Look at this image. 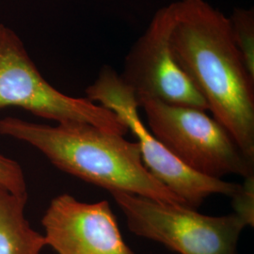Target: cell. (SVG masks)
<instances>
[{"label": "cell", "mask_w": 254, "mask_h": 254, "mask_svg": "<svg viewBox=\"0 0 254 254\" xmlns=\"http://www.w3.org/2000/svg\"><path fill=\"white\" fill-rule=\"evenodd\" d=\"M171 35L176 64L214 119L254 160V79L233 42L230 22L205 0H179Z\"/></svg>", "instance_id": "cell-1"}, {"label": "cell", "mask_w": 254, "mask_h": 254, "mask_svg": "<svg viewBox=\"0 0 254 254\" xmlns=\"http://www.w3.org/2000/svg\"><path fill=\"white\" fill-rule=\"evenodd\" d=\"M0 135L35 147L64 173L101 187L186 205L142 162L138 145L85 123L52 127L14 117L0 120Z\"/></svg>", "instance_id": "cell-2"}, {"label": "cell", "mask_w": 254, "mask_h": 254, "mask_svg": "<svg viewBox=\"0 0 254 254\" xmlns=\"http://www.w3.org/2000/svg\"><path fill=\"white\" fill-rule=\"evenodd\" d=\"M149 130L182 163L209 178L254 175V160L232 135L204 110L140 99Z\"/></svg>", "instance_id": "cell-3"}, {"label": "cell", "mask_w": 254, "mask_h": 254, "mask_svg": "<svg viewBox=\"0 0 254 254\" xmlns=\"http://www.w3.org/2000/svg\"><path fill=\"white\" fill-rule=\"evenodd\" d=\"M110 194L136 236L179 254H237L239 237L247 226L234 213L212 217L186 205L131 193Z\"/></svg>", "instance_id": "cell-4"}, {"label": "cell", "mask_w": 254, "mask_h": 254, "mask_svg": "<svg viewBox=\"0 0 254 254\" xmlns=\"http://www.w3.org/2000/svg\"><path fill=\"white\" fill-rule=\"evenodd\" d=\"M11 107L58 124L85 123L122 136L128 132L110 109L55 89L39 72L18 35L0 24V109Z\"/></svg>", "instance_id": "cell-5"}, {"label": "cell", "mask_w": 254, "mask_h": 254, "mask_svg": "<svg viewBox=\"0 0 254 254\" xmlns=\"http://www.w3.org/2000/svg\"><path fill=\"white\" fill-rule=\"evenodd\" d=\"M89 100L116 113L137 139L142 162L147 170L177 195L190 208L197 209L213 194L233 197L240 185L214 179L193 172L178 160L143 125L137 112L134 92L111 68L101 71L97 80L87 91Z\"/></svg>", "instance_id": "cell-6"}, {"label": "cell", "mask_w": 254, "mask_h": 254, "mask_svg": "<svg viewBox=\"0 0 254 254\" xmlns=\"http://www.w3.org/2000/svg\"><path fill=\"white\" fill-rule=\"evenodd\" d=\"M175 21V2L155 12L126 57L120 77L137 101L154 99L206 111V101L173 58L171 35Z\"/></svg>", "instance_id": "cell-7"}, {"label": "cell", "mask_w": 254, "mask_h": 254, "mask_svg": "<svg viewBox=\"0 0 254 254\" xmlns=\"http://www.w3.org/2000/svg\"><path fill=\"white\" fill-rule=\"evenodd\" d=\"M42 224L46 246L58 254H135L108 200L87 203L60 195L51 200Z\"/></svg>", "instance_id": "cell-8"}, {"label": "cell", "mask_w": 254, "mask_h": 254, "mask_svg": "<svg viewBox=\"0 0 254 254\" xmlns=\"http://www.w3.org/2000/svg\"><path fill=\"white\" fill-rule=\"evenodd\" d=\"M27 195L14 194L0 186V254H40L46 247L44 235L25 216Z\"/></svg>", "instance_id": "cell-9"}, {"label": "cell", "mask_w": 254, "mask_h": 254, "mask_svg": "<svg viewBox=\"0 0 254 254\" xmlns=\"http://www.w3.org/2000/svg\"><path fill=\"white\" fill-rule=\"evenodd\" d=\"M229 22L233 42L247 72L254 79V9L235 8Z\"/></svg>", "instance_id": "cell-10"}, {"label": "cell", "mask_w": 254, "mask_h": 254, "mask_svg": "<svg viewBox=\"0 0 254 254\" xmlns=\"http://www.w3.org/2000/svg\"><path fill=\"white\" fill-rule=\"evenodd\" d=\"M239 190L232 197L234 214L240 218L246 226L254 225V175L244 178Z\"/></svg>", "instance_id": "cell-11"}, {"label": "cell", "mask_w": 254, "mask_h": 254, "mask_svg": "<svg viewBox=\"0 0 254 254\" xmlns=\"http://www.w3.org/2000/svg\"><path fill=\"white\" fill-rule=\"evenodd\" d=\"M0 186L19 195H27L25 173L18 162L0 154Z\"/></svg>", "instance_id": "cell-12"}]
</instances>
